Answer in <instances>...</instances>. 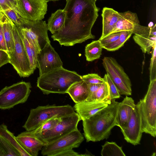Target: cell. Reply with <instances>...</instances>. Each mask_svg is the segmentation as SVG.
I'll use <instances>...</instances> for the list:
<instances>
[{
	"label": "cell",
	"mask_w": 156,
	"mask_h": 156,
	"mask_svg": "<svg viewBox=\"0 0 156 156\" xmlns=\"http://www.w3.org/2000/svg\"><path fill=\"white\" fill-rule=\"evenodd\" d=\"M95 0H66L65 12L62 28L51 35L61 46H73L95 36L91 29L98 16L100 9Z\"/></svg>",
	"instance_id": "cell-1"
},
{
	"label": "cell",
	"mask_w": 156,
	"mask_h": 156,
	"mask_svg": "<svg viewBox=\"0 0 156 156\" xmlns=\"http://www.w3.org/2000/svg\"><path fill=\"white\" fill-rule=\"evenodd\" d=\"M119 104L115 99L112 100L107 106L82 121L83 134L87 142L99 141L108 138L112 129L117 125Z\"/></svg>",
	"instance_id": "cell-2"
},
{
	"label": "cell",
	"mask_w": 156,
	"mask_h": 156,
	"mask_svg": "<svg viewBox=\"0 0 156 156\" xmlns=\"http://www.w3.org/2000/svg\"><path fill=\"white\" fill-rule=\"evenodd\" d=\"M76 72L61 67L54 69L37 78V86L44 94H64L73 83L82 80Z\"/></svg>",
	"instance_id": "cell-3"
},
{
	"label": "cell",
	"mask_w": 156,
	"mask_h": 156,
	"mask_svg": "<svg viewBox=\"0 0 156 156\" xmlns=\"http://www.w3.org/2000/svg\"><path fill=\"white\" fill-rule=\"evenodd\" d=\"M136 106L140 116L142 132L156 136V79L150 81L147 92Z\"/></svg>",
	"instance_id": "cell-4"
},
{
	"label": "cell",
	"mask_w": 156,
	"mask_h": 156,
	"mask_svg": "<svg viewBox=\"0 0 156 156\" xmlns=\"http://www.w3.org/2000/svg\"><path fill=\"white\" fill-rule=\"evenodd\" d=\"M75 112L73 107L69 105L38 106L31 109L28 118L23 127L26 131H32L51 118L62 117Z\"/></svg>",
	"instance_id": "cell-5"
},
{
	"label": "cell",
	"mask_w": 156,
	"mask_h": 156,
	"mask_svg": "<svg viewBox=\"0 0 156 156\" xmlns=\"http://www.w3.org/2000/svg\"><path fill=\"white\" fill-rule=\"evenodd\" d=\"M12 31L15 48L13 52H8L10 56L9 63L13 66L20 77H28L34 72L30 68L29 59L19 28L14 23Z\"/></svg>",
	"instance_id": "cell-6"
},
{
	"label": "cell",
	"mask_w": 156,
	"mask_h": 156,
	"mask_svg": "<svg viewBox=\"0 0 156 156\" xmlns=\"http://www.w3.org/2000/svg\"><path fill=\"white\" fill-rule=\"evenodd\" d=\"M30 83L21 81L0 91V109H9L20 104L25 102L31 92Z\"/></svg>",
	"instance_id": "cell-7"
},
{
	"label": "cell",
	"mask_w": 156,
	"mask_h": 156,
	"mask_svg": "<svg viewBox=\"0 0 156 156\" xmlns=\"http://www.w3.org/2000/svg\"><path fill=\"white\" fill-rule=\"evenodd\" d=\"M102 64L119 94L126 96L131 95L132 84L130 79L116 60L112 57H105L102 59Z\"/></svg>",
	"instance_id": "cell-8"
},
{
	"label": "cell",
	"mask_w": 156,
	"mask_h": 156,
	"mask_svg": "<svg viewBox=\"0 0 156 156\" xmlns=\"http://www.w3.org/2000/svg\"><path fill=\"white\" fill-rule=\"evenodd\" d=\"M84 138L78 128L46 144L42 148L43 156H55L64 151L78 147Z\"/></svg>",
	"instance_id": "cell-9"
},
{
	"label": "cell",
	"mask_w": 156,
	"mask_h": 156,
	"mask_svg": "<svg viewBox=\"0 0 156 156\" xmlns=\"http://www.w3.org/2000/svg\"><path fill=\"white\" fill-rule=\"evenodd\" d=\"M21 30L29 43L39 51L50 43L45 21H30L28 24L22 27Z\"/></svg>",
	"instance_id": "cell-10"
},
{
	"label": "cell",
	"mask_w": 156,
	"mask_h": 156,
	"mask_svg": "<svg viewBox=\"0 0 156 156\" xmlns=\"http://www.w3.org/2000/svg\"><path fill=\"white\" fill-rule=\"evenodd\" d=\"M15 10L23 18L30 21L42 20L47 11L45 0H15Z\"/></svg>",
	"instance_id": "cell-11"
},
{
	"label": "cell",
	"mask_w": 156,
	"mask_h": 156,
	"mask_svg": "<svg viewBox=\"0 0 156 156\" xmlns=\"http://www.w3.org/2000/svg\"><path fill=\"white\" fill-rule=\"evenodd\" d=\"M80 120L75 112L61 117L60 121L53 128L36 135L47 144L77 129Z\"/></svg>",
	"instance_id": "cell-12"
},
{
	"label": "cell",
	"mask_w": 156,
	"mask_h": 156,
	"mask_svg": "<svg viewBox=\"0 0 156 156\" xmlns=\"http://www.w3.org/2000/svg\"><path fill=\"white\" fill-rule=\"evenodd\" d=\"M63 63L59 55L50 43H48L37 53V67L39 76L57 68L62 67Z\"/></svg>",
	"instance_id": "cell-13"
},
{
	"label": "cell",
	"mask_w": 156,
	"mask_h": 156,
	"mask_svg": "<svg viewBox=\"0 0 156 156\" xmlns=\"http://www.w3.org/2000/svg\"><path fill=\"white\" fill-rule=\"evenodd\" d=\"M133 38L140 47L142 52L150 54L151 51L156 44V26L146 27L137 24L132 31Z\"/></svg>",
	"instance_id": "cell-14"
},
{
	"label": "cell",
	"mask_w": 156,
	"mask_h": 156,
	"mask_svg": "<svg viewBox=\"0 0 156 156\" xmlns=\"http://www.w3.org/2000/svg\"><path fill=\"white\" fill-rule=\"evenodd\" d=\"M121 131L127 142L134 145L140 144L143 132L139 113L136 106L132 111L126 127Z\"/></svg>",
	"instance_id": "cell-15"
},
{
	"label": "cell",
	"mask_w": 156,
	"mask_h": 156,
	"mask_svg": "<svg viewBox=\"0 0 156 156\" xmlns=\"http://www.w3.org/2000/svg\"><path fill=\"white\" fill-rule=\"evenodd\" d=\"M16 138L31 156H37L39 151L46 144L31 131L23 132L16 136Z\"/></svg>",
	"instance_id": "cell-16"
},
{
	"label": "cell",
	"mask_w": 156,
	"mask_h": 156,
	"mask_svg": "<svg viewBox=\"0 0 156 156\" xmlns=\"http://www.w3.org/2000/svg\"><path fill=\"white\" fill-rule=\"evenodd\" d=\"M108 105L102 101H85L75 104L73 108L81 120L88 119Z\"/></svg>",
	"instance_id": "cell-17"
},
{
	"label": "cell",
	"mask_w": 156,
	"mask_h": 156,
	"mask_svg": "<svg viewBox=\"0 0 156 156\" xmlns=\"http://www.w3.org/2000/svg\"><path fill=\"white\" fill-rule=\"evenodd\" d=\"M136 105L133 99L126 96L120 104L116 116L117 126L122 129L126 127Z\"/></svg>",
	"instance_id": "cell-18"
},
{
	"label": "cell",
	"mask_w": 156,
	"mask_h": 156,
	"mask_svg": "<svg viewBox=\"0 0 156 156\" xmlns=\"http://www.w3.org/2000/svg\"><path fill=\"white\" fill-rule=\"evenodd\" d=\"M140 22L137 14L130 11L119 12L118 20L112 33L124 31H132Z\"/></svg>",
	"instance_id": "cell-19"
},
{
	"label": "cell",
	"mask_w": 156,
	"mask_h": 156,
	"mask_svg": "<svg viewBox=\"0 0 156 156\" xmlns=\"http://www.w3.org/2000/svg\"><path fill=\"white\" fill-rule=\"evenodd\" d=\"M101 16L102 18V30L99 39L105 37L112 33L118 20L119 12L113 9L103 8Z\"/></svg>",
	"instance_id": "cell-20"
},
{
	"label": "cell",
	"mask_w": 156,
	"mask_h": 156,
	"mask_svg": "<svg viewBox=\"0 0 156 156\" xmlns=\"http://www.w3.org/2000/svg\"><path fill=\"white\" fill-rule=\"evenodd\" d=\"M89 93L87 84L82 80L72 84L66 91L75 104L86 100Z\"/></svg>",
	"instance_id": "cell-21"
},
{
	"label": "cell",
	"mask_w": 156,
	"mask_h": 156,
	"mask_svg": "<svg viewBox=\"0 0 156 156\" xmlns=\"http://www.w3.org/2000/svg\"><path fill=\"white\" fill-rule=\"evenodd\" d=\"M0 18L8 52H13L14 50L15 42L12 31L13 22L3 12H0Z\"/></svg>",
	"instance_id": "cell-22"
},
{
	"label": "cell",
	"mask_w": 156,
	"mask_h": 156,
	"mask_svg": "<svg viewBox=\"0 0 156 156\" xmlns=\"http://www.w3.org/2000/svg\"><path fill=\"white\" fill-rule=\"evenodd\" d=\"M0 135L19 154L20 156H31L20 145L13 133L8 130L7 126L4 124L0 125Z\"/></svg>",
	"instance_id": "cell-23"
},
{
	"label": "cell",
	"mask_w": 156,
	"mask_h": 156,
	"mask_svg": "<svg viewBox=\"0 0 156 156\" xmlns=\"http://www.w3.org/2000/svg\"><path fill=\"white\" fill-rule=\"evenodd\" d=\"M65 18V12L63 9H58L52 13L48 20V30L53 34L59 30L64 24Z\"/></svg>",
	"instance_id": "cell-24"
},
{
	"label": "cell",
	"mask_w": 156,
	"mask_h": 156,
	"mask_svg": "<svg viewBox=\"0 0 156 156\" xmlns=\"http://www.w3.org/2000/svg\"><path fill=\"white\" fill-rule=\"evenodd\" d=\"M16 26L19 28L20 35L25 47L30 62V68L34 72L37 68V55L40 51L29 43L21 30V27L23 26Z\"/></svg>",
	"instance_id": "cell-25"
},
{
	"label": "cell",
	"mask_w": 156,
	"mask_h": 156,
	"mask_svg": "<svg viewBox=\"0 0 156 156\" xmlns=\"http://www.w3.org/2000/svg\"><path fill=\"white\" fill-rule=\"evenodd\" d=\"M102 48L99 40L93 41L87 44L85 51L87 61L92 62L99 58L102 55Z\"/></svg>",
	"instance_id": "cell-26"
},
{
	"label": "cell",
	"mask_w": 156,
	"mask_h": 156,
	"mask_svg": "<svg viewBox=\"0 0 156 156\" xmlns=\"http://www.w3.org/2000/svg\"><path fill=\"white\" fill-rule=\"evenodd\" d=\"M101 154L102 156H125L121 147L115 142L106 141L102 146Z\"/></svg>",
	"instance_id": "cell-27"
},
{
	"label": "cell",
	"mask_w": 156,
	"mask_h": 156,
	"mask_svg": "<svg viewBox=\"0 0 156 156\" xmlns=\"http://www.w3.org/2000/svg\"><path fill=\"white\" fill-rule=\"evenodd\" d=\"M132 34L133 33L131 31H120V34L118 40L104 48L109 51H114L118 50L123 46L125 42Z\"/></svg>",
	"instance_id": "cell-28"
},
{
	"label": "cell",
	"mask_w": 156,
	"mask_h": 156,
	"mask_svg": "<svg viewBox=\"0 0 156 156\" xmlns=\"http://www.w3.org/2000/svg\"><path fill=\"white\" fill-rule=\"evenodd\" d=\"M95 100L104 101L108 104L111 103L109 87L107 82L105 81L101 84L97 92Z\"/></svg>",
	"instance_id": "cell-29"
},
{
	"label": "cell",
	"mask_w": 156,
	"mask_h": 156,
	"mask_svg": "<svg viewBox=\"0 0 156 156\" xmlns=\"http://www.w3.org/2000/svg\"><path fill=\"white\" fill-rule=\"evenodd\" d=\"M61 119V117H57L51 118L31 131L35 135L41 134L53 128L60 121Z\"/></svg>",
	"instance_id": "cell-30"
},
{
	"label": "cell",
	"mask_w": 156,
	"mask_h": 156,
	"mask_svg": "<svg viewBox=\"0 0 156 156\" xmlns=\"http://www.w3.org/2000/svg\"><path fill=\"white\" fill-rule=\"evenodd\" d=\"M0 156H20L19 154L0 135Z\"/></svg>",
	"instance_id": "cell-31"
},
{
	"label": "cell",
	"mask_w": 156,
	"mask_h": 156,
	"mask_svg": "<svg viewBox=\"0 0 156 156\" xmlns=\"http://www.w3.org/2000/svg\"><path fill=\"white\" fill-rule=\"evenodd\" d=\"M9 18L16 25L23 26L28 24L30 20L22 18L17 12L15 9H9L4 11Z\"/></svg>",
	"instance_id": "cell-32"
},
{
	"label": "cell",
	"mask_w": 156,
	"mask_h": 156,
	"mask_svg": "<svg viewBox=\"0 0 156 156\" xmlns=\"http://www.w3.org/2000/svg\"><path fill=\"white\" fill-rule=\"evenodd\" d=\"M105 81L107 82L109 87L110 97L111 100L119 98L120 97V94L112 80L111 77L108 73L105 74L103 77Z\"/></svg>",
	"instance_id": "cell-33"
},
{
	"label": "cell",
	"mask_w": 156,
	"mask_h": 156,
	"mask_svg": "<svg viewBox=\"0 0 156 156\" xmlns=\"http://www.w3.org/2000/svg\"><path fill=\"white\" fill-rule=\"evenodd\" d=\"M149 70L150 81L156 79V44L152 48V56Z\"/></svg>",
	"instance_id": "cell-34"
},
{
	"label": "cell",
	"mask_w": 156,
	"mask_h": 156,
	"mask_svg": "<svg viewBox=\"0 0 156 156\" xmlns=\"http://www.w3.org/2000/svg\"><path fill=\"white\" fill-rule=\"evenodd\" d=\"M81 76L82 80L87 83L102 84L105 82L103 78L96 73H89Z\"/></svg>",
	"instance_id": "cell-35"
},
{
	"label": "cell",
	"mask_w": 156,
	"mask_h": 156,
	"mask_svg": "<svg viewBox=\"0 0 156 156\" xmlns=\"http://www.w3.org/2000/svg\"><path fill=\"white\" fill-rule=\"evenodd\" d=\"M120 32H114L99 40L103 48L116 41L119 38Z\"/></svg>",
	"instance_id": "cell-36"
},
{
	"label": "cell",
	"mask_w": 156,
	"mask_h": 156,
	"mask_svg": "<svg viewBox=\"0 0 156 156\" xmlns=\"http://www.w3.org/2000/svg\"><path fill=\"white\" fill-rule=\"evenodd\" d=\"M87 84L89 93L86 101H95L97 92L101 84Z\"/></svg>",
	"instance_id": "cell-37"
},
{
	"label": "cell",
	"mask_w": 156,
	"mask_h": 156,
	"mask_svg": "<svg viewBox=\"0 0 156 156\" xmlns=\"http://www.w3.org/2000/svg\"><path fill=\"white\" fill-rule=\"evenodd\" d=\"M15 0H0V9L1 11L15 9Z\"/></svg>",
	"instance_id": "cell-38"
},
{
	"label": "cell",
	"mask_w": 156,
	"mask_h": 156,
	"mask_svg": "<svg viewBox=\"0 0 156 156\" xmlns=\"http://www.w3.org/2000/svg\"><path fill=\"white\" fill-rule=\"evenodd\" d=\"M90 155L86 154H80L74 151L73 149H68L60 152L56 154L55 156H84Z\"/></svg>",
	"instance_id": "cell-39"
},
{
	"label": "cell",
	"mask_w": 156,
	"mask_h": 156,
	"mask_svg": "<svg viewBox=\"0 0 156 156\" xmlns=\"http://www.w3.org/2000/svg\"><path fill=\"white\" fill-rule=\"evenodd\" d=\"M10 56L8 52L0 50V68L3 65L9 63Z\"/></svg>",
	"instance_id": "cell-40"
},
{
	"label": "cell",
	"mask_w": 156,
	"mask_h": 156,
	"mask_svg": "<svg viewBox=\"0 0 156 156\" xmlns=\"http://www.w3.org/2000/svg\"><path fill=\"white\" fill-rule=\"evenodd\" d=\"M0 50L8 52L7 49L4 36L2 21L0 18Z\"/></svg>",
	"instance_id": "cell-41"
},
{
	"label": "cell",
	"mask_w": 156,
	"mask_h": 156,
	"mask_svg": "<svg viewBox=\"0 0 156 156\" xmlns=\"http://www.w3.org/2000/svg\"><path fill=\"white\" fill-rule=\"evenodd\" d=\"M45 0L47 1L48 2H49L50 1H58L59 0Z\"/></svg>",
	"instance_id": "cell-42"
},
{
	"label": "cell",
	"mask_w": 156,
	"mask_h": 156,
	"mask_svg": "<svg viewBox=\"0 0 156 156\" xmlns=\"http://www.w3.org/2000/svg\"><path fill=\"white\" fill-rule=\"evenodd\" d=\"M1 11V9H0V12Z\"/></svg>",
	"instance_id": "cell-43"
},
{
	"label": "cell",
	"mask_w": 156,
	"mask_h": 156,
	"mask_svg": "<svg viewBox=\"0 0 156 156\" xmlns=\"http://www.w3.org/2000/svg\"><path fill=\"white\" fill-rule=\"evenodd\" d=\"M95 0L96 1V0Z\"/></svg>",
	"instance_id": "cell-44"
}]
</instances>
